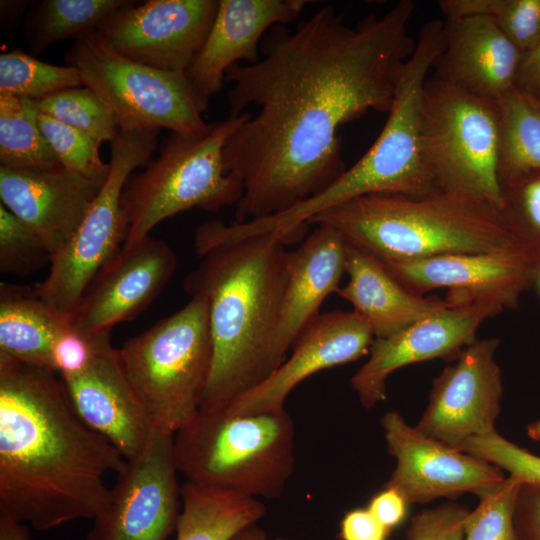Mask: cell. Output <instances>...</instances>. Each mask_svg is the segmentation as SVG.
<instances>
[{
    "instance_id": "cell-1",
    "label": "cell",
    "mask_w": 540,
    "mask_h": 540,
    "mask_svg": "<svg viewBox=\"0 0 540 540\" xmlns=\"http://www.w3.org/2000/svg\"><path fill=\"white\" fill-rule=\"evenodd\" d=\"M414 8L400 0L350 27L324 6L294 31L273 27L262 60L227 70L229 117L255 108L223 150L225 169L243 183L234 222L287 211L345 172L339 129L370 110L389 113L416 46Z\"/></svg>"
},
{
    "instance_id": "cell-2",
    "label": "cell",
    "mask_w": 540,
    "mask_h": 540,
    "mask_svg": "<svg viewBox=\"0 0 540 540\" xmlns=\"http://www.w3.org/2000/svg\"><path fill=\"white\" fill-rule=\"evenodd\" d=\"M123 458L79 417L57 372L0 354V516L37 530L94 520Z\"/></svg>"
},
{
    "instance_id": "cell-3",
    "label": "cell",
    "mask_w": 540,
    "mask_h": 540,
    "mask_svg": "<svg viewBox=\"0 0 540 540\" xmlns=\"http://www.w3.org/2000/svg\"><path fill=\"white\" fill-rule=\"evenodd\" d=\"M285 241L266 233L194 240L199 264L183 288L209 304L212 364L199 410L225 407L276 368L272 344L287 284Z\"/></svg>"
},
{
    "instance_id": "cell-4",
    "label": "cell",
    "mask_w": 540,
    "mask_h": 540,
    "mask_svg": "<svg viewBox=\"0 0 540 540\" xmlns=\"http://www.w3.org/2000/svg\"><path fill=\"white\" fill-rule=\"evenodd\" d=\"M381 261L447 254H524L500 212L479 199L446 191L414 198L375 193L314 215ZM528 257V256H527ZM530 260V259H529Z\"/></svg>"
},
{
    "instance_id": "cell-5",
    "label": "cell",
    "mask_w": 540,
    "mask_h": 540,
    "mask_svg": "<svg viewBox=\"0 0 540 540\" xmlns=\"http://www.w3.org/2000/svg\"><path fill=\"white\" fill-rule=\"evenodd\" d=\"M295 423L281 411L236 414L199 410L174 435L187 482L253 498H280L294 473Z\"/></svg>"
},
{
    "instance_id": "cell-6",
    "label": "cell",
    "mask_w": 540,
    "mask_h": 540,
    "mask_svg": "<svg viewBox=\"0 0 540 540\" xmlns=\"http://www.w3.org/2000/svg\"><path fill=\"white\" fill-rule=\"evenodd\" d=\"M443 47V21L421 27L401 71L387 121L368 151L319 194L294 206L299 223L350 199L375 193L424 197L440 191L424 156V88Z\"/></svg>"
},
{
    "instance_id": "cell-7",
    "label": "cell",
    "mask_w": 540,
    "mask_h": 540,
    "mask_svg": "<svg viewBox=\"0 0 540 540\" xmlns=\"http://www.w3.org/2000/svg\"><path fill=\"white\" fill-rule=\"evenodd\" d=\"M250 115L210 123L201 135L171 132L158 157L132 173L121 196L128 229L122 248L150 235L162 221L192 208L217 212L236 206L243 183L224 166L223 150L230 136Z\"/></svg>"
},
{
    "instance_id": "cell-8",
    "label": "cell",
    "mask_w": 540,
    "mask_h": 540,
    "mask_svg": "<svg viewBox=\"0 0 540 540\" xmlns=\"http://www.w3.org/2000/svg\"><path fill=\"white\" fill-rule=\"evenodd\" d=\"M154 427L176 434L200 409L212 364L209 304L202 295L118 349Z\"/></svg>"
},
{
    "instance_id": "cell-9",
    "label": "cell",
    "mask_w": 540,
    "mask_h": 540,
    "mask_svg": "<svg viewBox=\"0 0 540 540\" xmlns=\"http://www.w3.org/2000/svg\"><path fill=\"white\" fill-rule=\"evenodd\" d=\"M499 154L498 104L430 75L424 88V156L438 189L499 211Z\"/></svg>"
},
{
    "instance_id": "cell-10",
    "label": "cell",
    "mask_w": 540,
    "mask_h": 540,
    "mask_svg": "<svg viewBox=\"0 0 540 540\" xmlns=\"http://www.w3.org/2000/svg\"><path fill=\"white\" fill-rule=\"evenodd\" d=\"M65 61L113 111L119 128H165L188 135H201L209 128L185 72L131 60L108 46L96 30L75 39Z\"/></svg>"
},
{
    "instance_id": "cell-11",
    "label": "cell",
    "mask_w": 540,
    "mask_h": 540,
    "mask_svg": "<svg viewBox=\"0 0 540 540\" xmlns=\"http://www.w3.org/2000/svg\"><path fill=\"white\" fill-rule=\"evenodd\" d=\"M159 129L119 128L111 144L110 172L71 239L51 258L46 278L34 290L57 313L71 320L99 270L123 246L128 229L121 196L129 176L145 166Z\"/></svg>"
},
{
    "instance_id": "cell-12",
    "label": "cell",
    "mask_w": 540,
    "mask_h": 540,
    "mask_svg": "<svg viewBox=\"0 0 540 540\" xmlns=\"http://www.w3.org/2000/svg\"><path fill=\"white\" fill-rule=\"evenodd\" d=\"M174 434L153 426L139 454L125 461L87 540H167L181 513Z\"/></svg>"
},
{
    "instance_id": "cell-13",
    "label": "cell",
    "mask_w": 540,
    "mask_h": 540,
    "mask_svg": "<svg viewBox=\"0 0 540 540\" xmlns=\"http://www.w3.org/2000/svg\"><path fill=\"white\" fill-rule=\"evenodd\" d=\"M218 5L217 0L133 1L110 14L96 31L131 60L185 72L206 41Z\"/></svg>"
},
{
    "instance_id": "cell-14",
    "label": "cell",
    "mask_w": 540,
    "mask_h": 540,
    "mask_svg": "<svg viewBox=\"0 0 540 540\" xmlns=\"http://www.w3.org/2000/svg\"><path fill=\"white\" fill-rule=\"evenodd\" d=\"M499 338L476 339L433 379L429 401L416 427L459 448L466 440L495 431L503 379L495 360Z\"/></svg>"
},
{
    "instance_id": "cell-15",
    "label": "cell",
    "mask_w": 540,
    "mask_h": 540,
    "mask_svg": "<svg viewBox=\"0 0 540 540\" xmlns=\"http://www.w3.org/2000/svg\"><path fill=\"white\" fill-rule=\"evenodd\" d=\"M380 424L388 453L396 459L383 487L396 490L408 504L478 495L506 478L499 467L423 434L398 411L386 412Z\"/></svg>"
},
{
    "instance_id": "cell-16",
    "label": "cell",
    "mask_w": 540,
    "mask_h": 540,
    "mask_svg": "<svg viewBox=\"0 0 540 540\" xmlns=\"http://www.w3.org/2000/svg\"><path fill=\"white\" fill-rule=\"evenodd\" d=\"M382 262L414 294L448 289L450 307L479 303L515 309L538 274L524 254H447Z\"/></svg>"
},
{
    "instance_id": "cell-17",
    "label": "cell",
    "mask_w": 540,
    "mask_h": 540,
    "mask_svg": "<svg viewBox=\"0 0 540 540\" xmlns=\"http://www.w3.org/2000/svg\"><path fill=\"white\" fill-rule=\"evenodd\" d=\"M374 339L370 323L354 310L321 313L297 339L289 357L225 408L236 414L281 411L288 395L301 382L368 355Z\"/></svg>"
},
{
    "instance_id": "cell-18",
    "label": "cell",
    "mask_w": 540,
    "mask_h": 540,
    "mask_svg": "<svg viewBox=\"0 0 540 540\" xmlns=\"http://www.w3.org/2000/svg\"><path fill=\"white\" fill-rule=\"evenodd\" d=\"M177 257L163 240L143 238L121 250L97 273L71 318L83 334L110 332L144 310L175 273Z\"/></svg>"
},
{
    "instance_id": "cell-19",
    "label": "cell",
    "mask_w": 540,
    "mask_h": 540,
    "mask_svg": "<svg viewBox=\"0 0 540 540\" xmlns=\"http://www.w3.org/2000/svg\"><path fill=\"white\" fill-rule=\"evenodd\" d=\"M500 312L489 304L448 306L394 336L375 338L368 360L350 379L362 406L371 409L384 401L388 377L404 366L437 358L453 361L477 339L481 324Z\"/></svg>"
},
{
    "instance_id": "cell-20",
    "label": "cell",
    "mask_w": 540,
    "mask_h": 540,
    "mask_svg": "<svg viewBox=\"0 0 540 540\" xmlns=\"http://www.w3.org/2000/svg\"><path fill=\"white\" fill-rule=\"evenodd\" d=\"M61 378L86 425L112 443L125 460L141 452L153 424L124 370L118 349L111 344L110 332L95 334L93 356L83 371Z\"/></svg>"
},
{
    "instance_id": "cell-21",
    "label": "cell",
    "mask_w": 540,
    "mask_h": 540,
    "mask_svg": "<svg viewBox=\"0 0 540 540\" xmlns=\"http://www.w3.org/2000/svg\"><path fill=\"white\" fill-rule=\"evenodd\" d=\"M104 182L63 167L0 165L1 204L32 228L55 255L74 235Z\"/></svg>"
},
{
    "instance_id": "cell-22",
    "label": "cell",
    "mask_w": 540,
    "mask_h": 540,
    "mask_svg": "<svg viewBox=\"0 0 540 540\" xmlns=\"http://www.w3.org/2000/svg\"><path fill=\"white\" fill-rule=\"evenodd\" d=\"M524 55L489 16L445 19L432 75L498 104L516 87Z\"/></svg>"
},
{
    "instance_id": "cell-23",
    "label": "cell",
    "mask_w": 540,
    "mask_h": 540,
    "mask_svg": "<svg viewBox=\"0 0 540 540\" xmlns=\"http://www.w3.org/2000/svg\"><path fill=\"white\" fill-rule=\"evenodd\" d=\"M308 0H220L217 13L200 52L185 71L206 110L219 93L227 70L240 60L258 62V46L269 28L298 18Z\"/></svg>"
},
{
    "instance_id": "cell-24",
    "label": "cell",
    "mask_w": 540,
    "mask_h": 540,
    "mask_svg": "<svg viewBox=\"0 0 540 540\" xmlns=\"http://www.w3.org/2000/svg\"><path fill=\"white\" fill-rule=\"evenodd\" d=\"M314 226L301 245L286 254L288 278L272 344L276 368L321 314L323 301L340 288L345 273L346 240L328 225Z\"/></svg>"
},
{
    "instance_id": "cell-25",
    "label": "cell",
    "mask_w": 540,
    "mask_h": 540,
    "mask_svg": "<svg viewBox=\"0 0 540 540\" xmlns=\"http://www.w3.org/2000/svg\"><path fill=\"white\" fill-rule=\"evenodd\" d=\"M345 273L348 282L336 293L370 323L375 338L394 336L449 306L445 299L412 293L380 259L349 242Z\"/></svg>"
},
{
    "instance_id": "cell-26",
    "label": "cell",
    "mask_w": 540,
    "mask_h": 540,
    "mask_svg": "<svg viewBox=\"0 0 540 540\" xmlns=\"http://www.w3.org/2000/svg\"><path fill=\"white\" fill-rule=\"evenodd\" d=\"M70 326L71 320L49 307L34 288L1 283L0 354L52 369L53 343Z\"/></svg>"
},
{
    "instance_id": "cell-27",
    "label": "cell",
    "mask_w": 540,
    "mask_h": 540,
    "mask_svg": "<svg viewBox=\"0 0 540 540\" xmlns=\"http://www.w3.org/2000/svg\"><path fill=\"white\" fill-rule=\"evenodd\" d=\"M181 499L174 540H229L266 513L258 498L187 481L181 485Z\"/></svg>"
},
{
    "instance_id": "cell-28",
    "label": "cell",
    "mask_w": 540,
    "mask_h": 540,
    "mask_svg": "<svg viewBox=\"0 0 540 540\" xmlns=\"http://www.w3.org/2000/svg\"><path fill=\"white\" fill-rule=\"evenodd\" d=\"M499 179L540 172V97L512 89L498 103Z\"/></svg>"
},
{
    "instance_id": "cell-29",
    "label": "cell",
    "mask_w": 540,
    "mask_h": 540,
    "mask_svg": "<svg viewBox=\"0 0 540 540\" xmlns=\"http://www.w3.org/2000/svg\"><path fill=\"white\" fill-rule=\"evenodd\" d=\"M37 101L0 93V163L23 169L61 168L38 122Z\"/></svg>"
},
{
    "instance_id": "cell-30",
    "label": "cell",
    "mask_w": 540,
    "mask_h": 540,
    "mask_svg": "<svg viewBox=\"0 0 540 540\" xmlns=\"http://www.w3.org/2000/svg\"><path fill=\"white\" fill-rule=\"evenodd\" d=\"M133 1L44 0L27 18L26 38L30 49L40 54L55 43L96 30L110 14Z\"/></svg>"
},
{
    "instance_id": "cell-31",
    "label": "cell",
    "mask_w": 540,
    "mask_h": 540,
    "mask_svg": "<svg viewBox=\"0 0 540 540\" xmlns=\"http://www.w3.org/2000/svg\"><path fill=\"white\" fill-rule=\"evenodd\" d=\"M445 19L489 16L524 54L540 42V0H441Z\"/></svg>"
},
{
    "instance_id": "cell-32",
    "label": "cell",
    "mask_w": 540,
    "mask_h": 540,
    "mask_svg": "<svg viewBox=\"0 0 540 540\" xmlns=\"http://www.w3.org/2000/svg\"><path fill=\"white\" fill-rule=\"evenodd\" d=\"M84 86L80 72L36 59L22 50L0 55V93L35 101L59 91Z\"/></svg>"
},
{
    "instance_id": "cell-33",
    "label": "cell",
    "mask_w": 540,
    "mask_h": 540,
    "mask_svg": "<svg viewBox=\"0 0 540 540\" xmlns=\"http://www.w3.org/2000/svg\"><path fill=\"white\" fill-rule=\"evenodd\" d=\"M499 212L540 270V172L530 171L501 181Z\"/></svg>"
},
{
    "instance_id": "cell-34",
    "label": "cell",
    "mask_w": 540,
    "mask_h": 540,
    "mask_svg": "<svg viewBox=\"0 0 540 540\" xmlns=\"http://www.w3.org/2000/svg\"><path fill=\"white\" fill-rule=\"evenodd\" d=\"M38 111L78 129L100 143L111 142L118 130L113 111L86 86L68 88L37 101Z\"/></svg>"
},
{
    "instance_id": "cell-35",
    "label": "cell",
    "mask_w": 540,
    "mask_h": 540,
    "mask_svg": "<svg viewBox=\"0 0 540 540\" xmlns=\"http://www.w3.org/2000/svg\"><path fill=\"white\" fill-rule=\"evenodd\" d=\"M522 484L508 476L479 493L478 504L465 521L464 540H516L514 508Z\"/></svg>"
},
{
    "instance_id": "cell-36",
    "label": "cell",
    "mask_w": 540,
    "mask_h": 540,
    "mask_svg": "<svg viewBox=\"0 0 540 540\" xmlns=\"http://www.w3.org/2000/svg\"><path fill=\"white\" fill-rule=\"evenodd\" d=\"M38 122L63 168L96 181L107 179L110 163L102 160L99 141L40 112Z\"/></svg>"
},
{
    "instance_id": "cell-37",
    "label": "cell",
    "mask_w": 540,
    "mask_h": 540,
    "mask_svg": "<svg viewBox=\"0 0 540 540\" xmlns=\"http://www.w3.org/2000/svg\"><path fill=\"white\" fill-rule=\"evenodd\" d=\"M52 255L25 222L0 204V271L27 275L50 264Z\"/></svg>"
},
{
    "instance_id": "cell-38",
    "label": "cell",
    "mask_w": 540,
    "mask_h": 540,
    "mask_svg": "<svg viewBox=\"0 0 540 540\" xmlns=\"http://www.w3.org/2000/svg\"><path fill=\"white\" fill-rule=\"evenodd\" d=\"M458 449L507 471L523 484L540 487V456L507 440L496 430L472 437Z\"/></svg>"
},
{
    "instance_id": "cell-39",
    "label": "cell",
    "mask_w": 540,
    "mask_h": 540,
    "mask_svg": "<svg viewBox=\"0 0 540 540\" xmlns=\"http://www.w3.org/2000/svg\"><path fill=\"white\" fill-rule=\"evenodd\" d=\"M470 510L453 501L424 509L413 516L405 531L407 540H464Z\"/></svg>"
},
{
    "instance_id": "cell-40",
    "label": "cell",
    "mask_w": 540,
    "mask_h": 540,
    "mask_svg": "<svg viewBox=\"0 0 540 540\" xmlns=\"http://www.w3.org/2000/svg\"><path fill=\"white\" fill-rule=\"evenodd\" d=\"M95 346V334L86 335L71 326L53 343L51 350L52 369L61 377L83 371L90 363Z\"/></svg>"
},
{
    "instance_id": "cell-41",
    "label": "cell",
    "mask_w": 540,
    "mask_h": 540,
    "mask_svg": "<svg viewBox=\"0 0 540 540\" xmlns=\"http://www.w3.org/2000/svg\"><path fill=\"white\" fill-rule=\"evenodd\" d=\"M516 540H540V487L522 484L514 508Z\"/></svg>"
},
{
    "instance_id": "cell-42",
    "label": "cell",
    "mask_w": 540,
    "mask_h": 540,
    "mask_svg": "<svg viewBox=\"0 0 540 540\" xmlns=\"http://www.w3.org/2000/svg\"><path fill=\"white\" fill-rule=\"evenodd\" d=\"M390 533L368 508L350 510L340 522L341 540H387Z\"/></svg>"
},
{
    "instance_id": "cell-43",
    "label": "cell",
    "mask_w": 540,
    "mask_h": 540,
    "mask_svg": "<svg viewBox=\"0 0 540 540\" xmlns=\"http://www.w3.org/2000/svg\"><path fill=\"white\" fill-rule=\"evenodd\" d=\"M408 505L396 490L383 487L382 491L371 498L367 508L386 528L392 531L404 521Z\"/></svg>"
},
{
    "instance_id": "cell-44",
    "label": "cell",
    "mask_w": 540,
    "mask_h": 540,
    "mask_svg": "<svg viewBox=\"0 0 540 540\" xmlns=\"http://www.w3.org/2000/svg\"><path fill=\"white\" fill-rule=\"evenodd\" d=\"M516 88L540 96V42L523 57Z\"/></svg>"
},
{
    "instance_id": "cell-45",
    "label": "cell",
    "mask_w": 540,
    "mask_h": 540,
    "mask_svg": "<svg viewBox=\"0 0 540 540\" xmlns=\"http://www.w3.org/2000/svg\"><path fill=\"white\" fill-rule=\"evenodd\" d=\"M28 1H1V26H14L28 5Z\"/></svg>"
},
{
    "instance_id": "cell-46",
    "label": "cell",
    "mask_w": 540,
    "mask_h": 540,
    "mask_svg": "<svg viewBox=\"0 0 540 540\" xmlns=\"http://www.w3.org/2000/svg\"><path fill=\"white\" fill-rule=\"evenodd\" d=\"M0 540H31L25 525L0 516Z\"/></svg>"
},
{
    "instance_id": "cell-47",
    "label": "cell",
    "mask_w": 540,
    "mask_h": 540,
    "mask_svg": "<svg viewBox=\"0 0 540 540\" xmlns=\"http://www.w3.org/2000/svg\"><path fill=\"white\" fill-rule=\"evenodd\" d=\"M229 540H289L283 537H271L266 531L255 525H251L236 533Z\"/></svg>"
},
{
    "instance_id": "cell-48",
    "label": "cell",
    "mask_w": 540,
    "mask_h": 540,
    "mask_svg": "<svg viewBox=\"0 0 540 540\" xmlns=\"http://www.w3.org/2000/svg\"><path fill=\"white\" fill-rule=\"evenodd\" d=\"M527 435L534 441H540V419L527 425Z\"/></svg>"
},
{
    "instance_id": "cell-49",
    "label": "cell",
    "mask_w": 540,
    "mask_h": 540,
    "mask_svg": "<svg viewBox=\"0 0 540 540\" xmlns=\"http://www.w3.org/2000/svg\"><path fill=\"white\" fill-rule=\"evenodd\" d=\"M534 285H536V287H537V289H538V291H539V293H540V270L538 271V274H537V276H536V280H535V284H534Z\"/></svg>"
},
{
    "instance_id": "cell-50",
    "label": "cell",
    "mask_w": 540,
    "mask_h": 540,
    "mask_svg": "<svg viewBox=\"0 0 540 540\" xmlns=\"http://www.w3.org/2000/svg\"><path fill=\"white\" fill-rule=\"evenodd\" d=\"M540 97V96H539Z\"/></svg>"
}]
</instances>
